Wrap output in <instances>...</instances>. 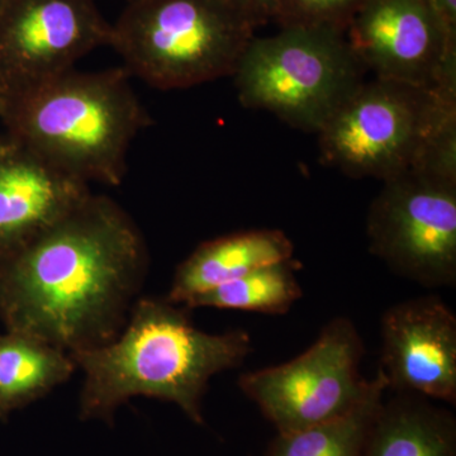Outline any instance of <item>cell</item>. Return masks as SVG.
Returning <instances> with one entry per match:
<instances>
[{
  "mask_svg": "<svg viewBox=\"0 0 456 456\" xmlns=\"http://www.w3.org/2000/svg\"><path fill=\"white\" fill-rule=\"evenodd\" d=\"M126 69L68 71L5 99V134L86 183L121 184L131 143L151 123Z\"/></svg>",
  "mask_w": 456,
  "mask_h": 456,
  "instance_id": "cell-3",
  "label": "cell"
},
{
  "mask_svg": "<svg viewBox=\"0 0 456 456\" xmlns=\"http://www.w3.org/2000/svg\"><path fill=\"white\" fill-rule=\"evenodd\" d=\"M365 75L344 32L287 27L255 36L231 77L242 107L317 134Z\"/></svg>",
  "mask_w": 456,
  "mask_h": 456,
  "instance_id": "cell-6",
  "label": "cell"
},
{
  "mask_svg": "<svg viewBox=\"0 0 456 456\" xmlns=\"http://www.w3.org/2000/svg\"><path fill=\"white\" fill-rule=\"evenodd\" d=\"M110 31L94 0H7L0 12V107L110 46Z\"/></svg>",
  "mask_w": 456,
  "mask_h": 456,
  "instance_id": "cell-9",
  "label": "cell"
},
{
  "mask_svg": "<svg viewBox=\"0 0 456 456\" xmlns=\"http://www.w3.org/2000/svg\"><path fill=\"white\" fill-rule=\"evenodd\" d=\"M256 27L227 0H140L112 25L125 69L161 90L232 77Z\"/></svg>",
  "mask_w": 456,
  "mask_h": 456,
  "instance_id": "cell-5",
  "label": "cell"
},
{
  "mask_svg": "<svg viewBox=\"0 0 456 456\" xmlns=\"http://www.w3.org/2000/svg\"><path fill=\"white\" fill-rule=\"evenodd\" d=\"M126 2H127V4H130V3L140 2V0H126Z\"/></svg>",
  "mask_w": 456,
  "mask_h": 456,
  "instance_id": "cell-22",
  "label": "cell"
},
{
  "mask_svg": "<svg viewBox=\"0 0 456 456\" xmlns=\"http://www.w3.org/2000/svg\"><path fill=\"white\" fill-rule=\"evenodd\" d=\"M367 398L346 415L305 430L278 434L265 456H364L369 434L388 393L379 370Z\"/></svg>",
  "mask_w": 456,
  "mask_h": 456,
  "instance_id": "cell-16",
  "label": "cell"
},
{
  "mask_svg": "<svg viewBox=\"0 0 456 456\" xmlns=\"http://www.w3.org/2000/svg\"><path fill=\"white\" fill-rule=\"evenodd\" d=\"M248 18L256 29L274 20L278 0H227Z\"/></svg>",
  "mask_w": 456,
  "mask_h": 456,
  "instance_id": "cell-19",
  "label": "cell"
},
{
  "mask_svg": "<svg viewBox=\"0 0 456 456\" xmlns=\"http://www.w3.org/2000/svg\"><path fill=\"white\" fill-rule=\"evenodd\" d=\"M364 351L355 323L335 317L301 355L242 374L239 387L278 434L305 430L346 415L368 397L375 379L360 373Z\"/></svg>",
  "mask_w": 456,
  "mask_h": 456,
  "instance_id": "cell-7",
  "label": "cell"
},
{
  "mask_svg": "<svg viewBox=\"0 0 456 456\" xmlns=\"http://www.w3.org/2000/svg\"><path fill=\"white\" fill-rule=\"evenodd\" d=\"M90 194L88 183L0 134V260L37 239Z\"/></svg>",
  "mask_w": 456,
  "mask_h": 456,
  "instance_id": "cell-12",
  "label": "cell"
},
{
  "mask_svg": "<svg viewBox=\"0 0 456 456\" xmlns=\"http://www.w3.org/2000/svg\"><path fill=\"white\" fill-rule=\"evenodd\" d=\"M293 253L292 240L283 231L272 228L209 240L179 264L167 299L174 305H185L194 297L254 270L293 259Z\"/></svg>",
  "mask_w": 456,
  "mask_h": 456,
  "instance_id": "cell-13",
  "label": "cell"
},
{
  "mask_svg": "<svg viewBox=\"0 0 456 456\" xmlns=\"http://www.w3.org/2000/svg\"><path fill=\"white\" fill-rule=\"evenodd\" d=\"M147 263L130 216L92 193L0 260V321L69 354L102 346L127 322Z\"/></svg>",
  "mask_w": 456,
  "mask_h": 456,
  "instance_id": "cell-1",
  "label": "cell"
},
{
  "mask_svg": "<svg viewBox=\"0 0 456 456\" xmlns=\"http://www.w3.org/2000/svg\"><path fill=\"white\" fill-rule=\"evenodd\" d=\"M364 456H456V419L415 393L384 398Z\"/></svg>",
  "mask_w": 456,
  "mask_h": 456,
  "instance_id": "cell-14",
  "label": "cell"
},
{
  "mask_svg": "<svg viewBox=\"0 0 456 456\" xmlns=\"http://www.w3.org/2000/svg\"><path fill=\"white\" fill-rule=\"evenodd\" d=\"M365 0H278L274 22L279 28L308 27L346 32Z\"/></svg>",
  "mask_w": 456,
  "mask_h": 456,
  "instance_id": "cell-18",
  "label": "cell"
},
{
  "mask_svg": "<svg viewBox=\"0 0 456 456\" xmlns=\"http://www.w3.org/2000/svg\"><path fill=\"white\" fill-rule=\"evenodd\" d=\"M380 362L388 392L456 403V317L436 296L392 305L380 320Z\"/></svg>",
  "mask_w": 456,
  "mask_h": 456,
  "instance_id": "cell-11",
  "label": "cell"
},
{
  "mask_svg": "<svg viewBox=\"0 0 456 456\" xmlns=\"http://www.w3.org/2000/svg\"><path fill=\"white\" fill-rule=\"evenodd\" d=\"M5 2H7V0H0V12H2L3 7H4Z\"/></svg>",
  "mask_w": 456,
  "mask_h": 456,
  "instance_id": "cell-21",
  "label": "cell"
},
{
  "mask_svg": "<svg viewBox=\"0 0 456 456\" xmlns=\"http://www.w3.org/2000/svg\"><path fill=\"white\" fill-rule=\"evenodd\" d=\"M321 164L386 182L456 156V86L365 80L318 131Z\"/></svg>",
  "mask_w": 456,
  "mask_h": 456,
  "instance_id": "cell-4",
  "label": "cell"
},
{
  "mask_svg": "<svg viewBox=\"0 0 456 456\" xmlns=\"http://www.w3.org/2000/svg\"><path fill=\"white\" fill-rule=\"evenodd\" d=\"M382 184L369 207V251L422 287H455L456 174L413 169Z\"/></svg>",
  "mask_w": 456,
  "mask_h": 456,
  "instance_id": "cell-8",
  "label": "cell"
},
{
  "mask_svg": "<svg viewBox=\"0 0 456 456\" xmlns=\"http://www.w3.org/2000/svg\"><path fill=\"white\" fill-rule=\"evenodd\" d=\"M301 263L294 259L281 261L248 273L230 283L220 285L194 297L183 307H200L285 314L303 296L296 273Z\"/></svg>",
  "mask_w": 456,
  "mask_h": 456,
  "instance_id": "cell-17",
  "label": "cell"
},
{
  "mask_svg": "<svg viewBox=\"0 0 456 456\" xmlns=\"http://www.w3.org/2000/svg\"><path fill=\"white\" fill-rule=\"evenodd\" d=\"M253 351L245 330L208 334L193 325L188 308L167 298L137 299L112 341L70 354L84 373L80 419L112 424L126 402L149 397L175 403L194 424L203 425L209 380L241 367Z\"/></svg>",
  "mask_w": 456,
  "mask_h": 456,
  "instance_id": "cell-2",
  "label": "cell"
},
{
  "mask_svg": "<svg viewBox=\"0 0 456 456\" xmlns=\"http://www.w3.org/2000/svg\"><path fill=\"white\" fill-rule=\"evenodd\" d=\"M345 36L373 77L456 86V32L431 0H365Z\"/></svg>",
  "mask_w": 456,
  "mask_h": 456,
  "instance_id": "cell-10",
  "label": "cell"
},
{
  "mask_svg": "<svg viewBox=\"0 0 456 456\" xmlns=\"http://www.w3.org/2000/svg\"><path fill=\"white\" fill-rule=\"evenodd\" d=\"M70 354L23 334L0 332V422L70 379L77 370Z\"/></svg>",
  "mask_w": 456,
  "mask_h": 456,
  "instance_id": "cell-15",
  "label": "cell"
},
{
  "mask_svg": "<svg viewBox=\"0 0 456 456\" xmlns=\"http://www.w3.org/2000/svg\"><path fill=\"white\" fill-rule=\"evenodd\" d=\"M444 22L456 32V0H431Z\"/></svg>",
  "mask_w": 456,
  "mask_h": 456,
  "instance_id": "cell-20",
  "label": "cell"
}]
</instances>
